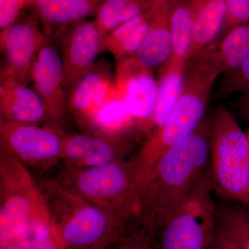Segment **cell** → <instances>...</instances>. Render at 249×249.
<instances>
[{
    "mask_svg": "<svg viewBox=\"0 0 249 249\" xmlns=\"http://www.w3.org/2000/svg\"><path fill=\"white\" fill-rule=\"evenodd\" d=\"M211 128L212 119H203L193 133L160 159L142 185L137 217L157 235L207 170Z\"/></svg>",
    "mask_w": 249,
    "mask_h": 249,
    "instance_id": "obj_1",
    "label": "cell"
},
{
    "mask_svg": "<svg viewBox=\"0 0 249 249\" xmlns=\"http://www.w3.org/2000/svg\"><path fill=\"white\" fill-rule=\"evenodd\" d=\"M37 183L48 206L54 237L62 249L109 248L138 224V218L108 212L55 178Z\"/></svg>",
    "mask_w": 249,
    "mask_h": 249,
    "instance_id": "obj_2",
    "label": "cell"
},
{
    "mask_svg": "<svg viewBox=\"0 0 249 249\" xmlns=\"http://www.w3.org/2000/svg\"><path fill=\"white\" fill-rule=\"evenodd\" d=\"M215 45L205 50L191 65L176 106L164 124L155 129L142 148L132 156L139 190L156 165L177 144L194 132L204 119L210 93L222 71Z\"/></svg>",
    "mask_w": 249,
    "mask_h": 249,
    "instance_id": "obj_3",
    "label": "cell"
},
{
    "mask_svg": "<svg viewBox=\"0 0 249 249\" xmlns=\"http://www.w3.org/2000/svg\"><path fill=\"white\" fill-rule=\"evenodd\" d=\"M55 179L108 212L137 217L139 188L132 157L89 168L63 164Z\"/></svg>",
    "mask_w": 249,
    "mask_h": 249,
    "instance_id": "obj_4",
    "label": "cell"
},
{
    "mask_svg": "<svg viewBox=\"0 0 249 249\" xmlns=\"http://www.w3.org/2000/svg\"><path fill=\"white\" fill-rule=\"evenodd\" d=\"M41 223L52 220L38 183L27 165L0 143V245Z\"/></svg>",
    "mask_w": 249,
    "mask_h": 249,
    "instance_id": "obj_5",
    "label": "cell"
},
{
    "mask_svg": "<svg viewBox=\"0 0 249 249\" xmlns=\"http://www.w3.org/2000/svg\"><path fill=\"white\" fill-rule=\"evenodd\" d=\"M210 159L214 188L224 197L249 206V141L227 107L213 118Z\"/></svg>",
    "mask_w": 249,
    "mask_h": 249,
    "instance_id": "obj_6",
    "label": "cell"
},
{
    "mask_svg": "<svg viewBox=\"0 0 249 249\" xmlns=\"http://www.w3.org/2000/svg\"><path fill=\"white\" fill-rule=\"evenodd\" d=\"M47 36L34 11L24 12L8 29L0 33L1 81L29 85L31 71Z\"/></svg>",
    "mask_w": 249,
    "mask_h": 249,
    "instance_id": "obj_7",
    "label": "cell"
},
{
    "mask_svg": "<svg viewBox=\"0 0 249 249\" xmlns=\"http://www.w3.org/2000/svg\"><path fill=\"white\" fill-rule=\"evenodd\" d=\"M64 135L52 124L43 127L0 120V143L24 164L38 169L48 170L61 160Z\"/></svg>",
    "mask_w": 249,
    "mask_h": 249,
    "instance_id": "obj_8",
    "label": "cell"
},
{
    "mask_svg": "<svg viewBox=\"0 0 249 249\" xmlns=\"http://www.w3.org/2000/svg\"><path fill=\"white\" fill-rule=\"evenodd\" d=\"M61 56L67 95L87 72L98 55L105 52L104 36L95 19L80 21L63 31L53 40Z\"/></svg>",
    "mask_w": 249,
    "mask_h": 249,
    "instance_id": "obj_9",
    "label": "cell"
},
{
    "mask_svg": "<svg viewBox=\"0 0 249 249\" xmlns=\"http://www.w3.org/2000/svg\"><path fill=\"white\" fill-rule=\"evenodd\" d=\"M31 83L45 103L49 124L61 128L65 123L68 95L60 52L49 37L34 62Z\"/></svg>",
    "mask_w": 249,
    "mask_h": 249,
    "instance_id": "obj_10",
    "label": "cell"
},
{
    "mask_svg": "<svg viewBox=\"0 0 249 249\" xmlns=\"http://www.w3.org/2000/svg\"><path fill=\"white\" fill-rule=\"evenodd\" d=\"M115 83L137 127H152L157 100V81L151 69L134 57L116 63Z\"/></svg>",
    "mask_w": 249,
    "mask_h": 249,
    "instance_id": "obj_11",
    "label": "cell"
},
{
    "mask_svg": "<svg viewBox=\"0 0 249 249\" xmlns=\"http://www.w3.org/2000/svg\"><path fill=\"white\" fill-rule=\"evenodd\" d=\"M133 146L128 134L119 137L89 132L65 134L61 160L63 164L79 168L101 166L125 159Z\"/></svg>",
    "mask_w": 249,
    "mask_h": 249,
    "instance_id": "obj_12",
    "label": "cell"
},
{
    "mask_svg": "<svg viewBox=\"0 0 249 249\" xmlns=\"http://www.w3.org/2000/svg\"><path fill=\"white\" fill-rule=\"evenodd\" d=\"M106 0H29L44 34L55 40L69 27L96 16Z\"/></svg>",
    "mask_w": 249,
    "mask_h": 249,
    "instance_id": "obj_13",
    "label": "cell"
},
{
    "mask_svg": "<svg viewBox=\"0 0 249 249\" xmlns=\"http://www.w3.org/2000/svg\"><path fill=\"white\" fill-rule=\"evenodd\" d=\"M1 120L41 124L49 122L47 109L35 89L18 82L0 81Z\"/></svg>",
    "mask_w": 249,
    "mask_h": 249,
    "instance_id": "obj_14",
    "label": "cell"
},
{
    "mask_svg": "<svg viewBox=\"0 0 249 249\" xmlns=\"http://www.w3.org/2000/svg\"><path fill=\"white\" fill-rule=\"evenodd\" d=\"M169 11L165 4L157 3L154 9L146 37L134 55L142 66L155 68L167 63L173 53Z\"/></svg>",
    "mask_w": 249,
    "mask_h": 249,
    "instance_id": "obj_15",
    "label": "cell"
},
{
    "mask_svg": "<svg viewBox=\"0 0 249 249\" xmlns=\"http://www.w3.org/2000/svg\"><path fill=\"white\" fill-rule=\"evenodd\" d=\"M228 9L225 0H201L193 25V37L187 67L214 43L225 29Z\"/></svg>",
    "mask_w": 249,
    "mask_h": 249,
    "instance_id": "obj_16",
    "label": "cell"
},
{
    "mask_svg": "<svg viewBox=\"0 0 249 249\" xmlns=\"http://www.w3.org/2000/svg\"><path fill=\"white\" fill-rule=\"evenodd\" d=\"M156 4L105 36V51L112 54L116 63L132 58L138 52L146 37Z\"/></svg>",
    "mask_w": 249,
    "mask_h": 249,
    "instance_id": "obj_17",
    "label": "cell"
},
{
    "mask_svg": "<svg viewBox=\"0 0 249 249\" xmlns=\"http://www.w3.org/2000/svg\"><path fill=\"white\" fill-rule=\"evenodd\" d=\"M187 67L168 61L161 67L157 80V100L152 126L156 129L164 124L178 103L182 91L183 76Z\"/></svg>",
    "mask_w": 249,
    "mask_h": 249,
    "instance_id": "obj_18",
    "label": "cell"
},
{
    "mask_svg": "<svg viewBox=\"0 0 249 249\" xmlns=\"http://www.w3.org/2000/svg\"><path fill=\"white\" fill-rule=\"evenodd\" d=\"M132 127H137V124L127 110L116 85L110 96L93 118L88 132L119 137L127 135Z\"/></svg>",
    "mask_w": 249,
    "mask_h": 249,
    "instance_id": "obj_19",
    "label": "cell"
},
{
    "mask_svg": "<svg viewBox=\"0 0 249 249\" xmlns=\"http://www.w3.org/2000/svg\"><path fill=\"white\" fill-rule=\"evenodd\" d=\"M201 0H186L174 7L170 18L173 53L169 61L188 64L195 17Z\"/></svg>",
    "mask_w": 249,
    "mask_h": 249,
    "instance_id": "obj_20",
    "label": "cell"
},
{
    "mask_svg": "<svg viewBox=\"0 0 249 249\" xmlns=\"http://www.w3.org/2000/svg\"><path fill=\"white\" fill-rule=\"evenodd\" d=\"M110 78L111 64L107 59H101L78 80L71 90L68 96L67 107L80 127L96 89L103 82Z\"/></svg>",
    "mask_w": 249,
    "mask_h": 249,
    "instance_id": "obj_21",
    "label": "cell"
},
{
    "mask_svg": "<svg viewBox=\"0 0 249 249\" xmlns=\"http://www.w3.org/2000/svg\"><path fill=\"white\" fill-rule=\"evenodd\" d=\"M215 56L222 73L235 70L249 58V23L232 28L217 45Z\"/></svg>",
    "mask_w": 249,
    "mask_h": 249,
    "instance_id": "obj_22",
    "label": "cell"
},
{
    "mask_svg": "<svg viewBox=\"0 0 249 249\" xmlns=\"http://www.w3.org/2000/svg\"><path fill=\"white\" fill-rule=\"evenodd\" d=\"M218 224L243 249H249V213L234 206H222L216 209Z\"/></svg>",
    "mask_w": 249,
    "mask_h": 249,
    "instance_id": "obj_23",
    "label": "cell"
},
{
    "mask_svg": "<svg viewBox=\"0 0 249 249\" xmlns=\"http://www.w3.org/2000/svg\"><path fill=\"white\" fill-rule=\"evenodd\" d=\"M0 249H62L54 237L52 224H37Z\"/></svg>",
    "mask_w": 249,
    "mask_h": 249,
    "instance_id": "obj_24",
    "label": "cell"
},
{
    "mask_svg": "<svg viewBox=\"0 0 249 249\" xmlns=\"http://www.w3.org/2000/svg\"><path fill=\"white\" fill-rule=\"evenodd\" d=\"M132 0H106L100 6L95 22L103 36L122 24L124 12Z\"/></svg>",
    "mask_w": 249,
    "mask_h": 249,
    "instance_id": "obj_25",
    "label": "cell"
},
{
    "mask_svg": "<svg viewBox=\"0 0 249 249\" xmlns=\"http://www.w3.org/2000/svg\"><path fill=\"white\" fill-rule=\"evenodd\" d=\"M109 249H160L158 235L139 222L124 240Z\"/></svg>",
    "mask_w": 249,
    "mask_h": 249,
    "instance_id": "obj_26",
    "label": "cell"
},
{
    "mask_svg": "<svg viewBox=\"0 0 249 249\" xmlns=\"http://www.w3.org/2000/svg\"><path fill=\"white\" fill-rule=\"evenodd\" d=\"M218 95L227 97L236 92L249 93V58L240 67L223 73Z\"/></svg>",
    "mask_w": 249,
    "mask_h": 249,
    "instance_id": "obj_27",
    "label": "cell"
},
{
    "mask_svg": "<svg viewBox=\"0 0 249 249\" xmlns=\"http://www.w3.org/2000/svg\"><path fill=\"white\" fill-rule=\"evenodd\" d=\"M28 5L29 0H0V30L12 25Z\"/></svg>",
    "mask_w": 249,
    "mask_h": 249,
    "instance_id": "obj_28",
    "label": "cell"
},
{
    "mask_svg": "<svg viewBox=\"0 0 249 249\" xmlns=\"http://www.w3.org/2000/svg\"><path fill=\"white\" fill-rule=\"evenodd\" d=\"M228 9L227 33L232 28L249 23V0H225Z\"/></svg>",
    "mask_w": 249,
    "mask_h": 249,
    "instance_id": "obj_29",
    "label": "cell"
},
{
    "mask_svg": "<svg viewBox=\"0 0 249 249\" xmlns=\"http://www.w3.org/2000/svg\"><path fill=\"white\" fill-rule=\"evenodd\" d=\"M209 249H243L220 224H218L216 219L215 228Z\"/></svg>",
    "mask_w": 249,
    "mask_h": 249,
    "instance_id": "obj_30",
    "label": "cell"
},
{
    "mask_svg": "<svg viewBox=\"0 0 249 249\" xmlns=\"http://www.w3.org/2000/svg\"><path fill=\"white\" fill-rule=\"evenodd\" d=\"M109 249V248H104V249Z\"/></svg>",
    "mask_w": 249,
    "mask_h": 249,
    "instance_id": "obj_31",
    "label": "cell"
},
{
    "mask_svg": "<svg viewBox=\"0 0 249 249\" xmlns=\"http://www.w3.org/2000/svg\"><path fill=\"white\" fill-rule=\"evenodd\" d=\"M247 137H248V139H249V135L247 136Z\"/></svg>",
    "mask_w": 249,
    "mask_h": 249,
    "instance_id": "obj_32",
    "label": "cell"
}]
</instances>
